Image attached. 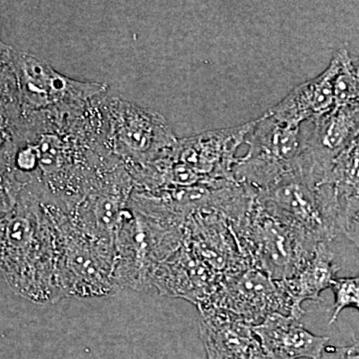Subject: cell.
I'll return each instance as SVG.
<instances>
[{"label": "cell", "instance_id": "cell-1", "mask_svg": "<svg viewBox=\"0 0 359 359\" xmlns=\"http://www.w3.org/2000/svg\"><path fill=\"white\" fill-rule=\"evenodd\" d=\"M233 233L252 268L273 280L292 278L320 243L257 197Z\"/></svg>", "mask_w": 359, "mask_h": 359}, {"label": "cell", "instance_id": "cell-2", "mask_svg": "<svg viewBox=\"0 0 359 359\" xmlns=\"http://www.w3.org/2000/svg\"><path fill=\"white\" fill-rule=\"evenodd\" d=\"M58 231L59 280L65 297H97L119 289L114 243L93 237L53 208Z\"/></svg>", "mask_w": 359, "mask_h": 359}, {"label": "cell", "instance_id": "cell-3", "mask_svg": "<svg viewBox=\"0 0 359 359\" xmlns=\"http://www.w3.org/2000/svg\"><path fill=\"white\" fill-rule=\"evenodd\" d=\"M245 144L249 150L238 158L233 180L255 196L287 175L302 172V126L278 121L266 112L252 121Z\"/></svg>", "mask_w": 359, "mask_h": 359}, {"label": "cell", "instance_id": "cell-4", "mask_svg": "<svg viewBox=\"0 0 359 359\" xmlns=\"http://www.w3.org/2000/svg\"><path fill=\"white\" fill-rule=\"evenodd\" d=\"M103 108L106 147L129 174L164 158L178 141L160 113L119 98L104 99Z\"/></svg>", "mask_w": 359, "mask_h": 359}, {"label": "cell", "instance_id": "cell-5", "mask_svg": "<svg viewBox=\"0 0 359 359\" xmlns=\"http://www.w3.org/2000/svg\"><path fill=\"white\" fill-rule=\"evenodd\" d=\"M18 106L21 112L79 108L100 98L107 86L78 81L60 74L49 63L15 50Z\"/></svg>", "mask_w": 359, "mask_h": 359}, {"label": "cell", "instance_id": "cell-6", "mask_svg": "<svg viewBox=\"0 0 359 359\" xmlns=\"http://www.w3.org/2000/svg\"><path fill=\"white\" fill-rule=\"evenodd\" d=\"M205 306L231 311L252 327L271 313L292 316L299 320L304 314L294 306L278 280H273L255 268L224 275L216 292L201 306Z\"/></svg>", "mask_w": 359, "mask_h": 359}, {"label": "cell", "instance_id": "cell-7", "mask_svg": "<svg viewBox=\"0 0 359 359\" xmlns=\"http://www.w3.org/2000/svg\"><path fill=\"white\" fill-rule=\"evenodd\" d=\"M256 197L318 242L332 243L340 235L337 219L318 187L302 172L287 175Z\"/></svg>", "mask_w": 359, "mask_h": 359}, {"label": "cell", "instance_id": "cell-8", "mask_svg": "<svg viewBox=\"0 0 359 359\" xmlns=\"http://www.w3.org/2000/svg\"><path fill=\"white\" fill-rule=\"evenodd\" d=\"M302 171L314 186L325 183L330 168L359 136V104L334 107L316 121L302 125Z\"/></svg>", "mask_w": 359, "mask_h": 359}, {"label": "cell", "instance_id": "cell-9", "mask_svg": "<svg viewBox=\"0 0 359 359\" xmlns=\"http://www.w3.org/2000/svg\"><path fill=\"white\" fill-rule=\"evenodd\" d=\"M252 126L250 121L181 139L168 156L192 172L203 184L235 181L233 170L238 158L237 151L245 144Z\"/></svg>", "mask_w": 359, "mask_h": 359}, {"label": "cell", "instance_id": "cell-10", "mask_svg": "<svg viewBox=\"0 0 359 359\" xmlns=\"http://www.w3.org/2000/svg\"><path fill=\"white\" fill-rule=\"evenodd\" d=\"M222 278L183 243L157 266L151 285L161 294L182 297L201 306L216 292Z\"/></svg>", "mask_w": 359, "mask_h": 359}, {"label": "cell", "instance_id": "cell-11", "mask_svg": "<svg viewBox=\"0 0 359 359\" xmlns=\"http://www.w3.org/2000/svg\"><path fill=\"white\" fill-rule=\"evenodd\" d=\"M252 332L264 353L273 359H320L330 337L311 334L292 316L271 313Z\"/></svg>", "mask_w": 359, "mask_h": 359}, {"label": "cell", "instance_id": "cell-12", "mask_svg": "<svg viewBox=\"0 0 359 359\" xmlns=\"http://www.w3.org/2000/svg\"><path fill=\"white\" fill-rule=\"evenodd\" d=\"M339 65L337 52L321 74L292 90L266 112L278 121L299 127L327 115L335 107L334 82Z\"/></svg>", "mask_w": 359, "mask_h": 359}, {"label": "cell", "instance_id": "cell-13", "mask_svg": "<svg viewBox=\"0 0 359 359\" xmlns=\"http://www.w3.org/2000/svg\"><path fill=\"white\" fill-rule=\"evenodd\" d=\"M330 244L318 243L311 257L292 278L278 280L294 306L301 311H304L302 306L304 302L323 301L321 292L330 289L337 278L340 268Z\"/></svg>", "mask_w": 359, "mask_h": 359}, {"label": "cell", "instance_id": "cell-14", "mask_svg": "<svg viewBox=\"0 0 359 359\" xmlns=\"http://www.w3.org/2000/svg\"><path fill=\"white\" fill-rule=\"evenodd\" d=\"M323 185L332 189L337 202L359 197V136L334 161Z\"/></svg>", "mask_w": 359, "mask_h": 359}, {"label": "cell", "instance_id": "cell-15", "mask_svg": "<svg viewBox=\"0 0 359 359\" xmlns=\"http://www.w3.org/2000/svg\"><path fill=\"white\" fill-rule=\"evenodd\" d=\"M22 114L18 103L0 100V162L13 167L20 140Z\"/></svg>", "mask_w": 359, "mask_h": 359}, {"label": "cell", "instance_id": "cell-16", "mask_svg": "<svg viewBox=\"0 0 359 359\" xmlns=\"http://www.w3.org/2000/svg\"><path fill=\"white\" fill-rule=\"evenodd\" d=\"M0 100L18 104L15 49L0 40Z\"/></svg>", "mask_w": 359, "mask_h": 359}, {"label": "cell", "instance_id": "cell-17", "mask_svg": "<svg viewBox=\"0 0 359 359\" xmlns=\"http://www.w3.org/2000/svg\"><path fill=\"white\" fill-rule=\"evenodd\" d=\"M330 290L334 292V304L332 306L330 325L339 318V314L346 309H355L359 311V276L353 278H337Z\"/></svg>", "mask_w": 359, "mask_h": 359}, {"label": "cell", "instance_id": "cell-18", "mask_svg": "<svg viewBox=\"0 0 359 359\" xmlns=\"http://www.w3.org/2000/svg\"><path fill=\"white\" fill-rule=\"evenodd\" d=\"M25 184L20 181L13 167L0 162V217L9 214L22 192Z\"/></svg>", "mask_w": 359, "mask_h": 359}, {"label": "cell", "instance_id": "cell-19", "mask_svg": "<svg viewBox=\"0 0 359 359\" xmlns=\"http://www.w3.org/2000/svg\"><path fill=\"white\" fill-rule=\"evenodd\" d=\"M337 226L359 250V197L337 201Z\"/></svg>", "mask_w": 359, "mask_h": 359}, {"label": "cell", "instance_id": "cell-20", "mask_svg": "<svg viewBox=\"0 0 359 359\" xmlns=\"http://www.w3.org/2000/svg\"><path fill=\"white\" fill-rule=\"evenodd\" d=\"M344 354H342L341 359H359V354L353 353V351H349L347 347L342 349Z\"/></svg>", "mask_w": 359, "mask_h": 359}, {"label": "cell", "instance_id": "cell-21", "mask_svg": "<svg viewBox=\"0 0 359 359\" xmlns=\"http://www.w3.org/2000/svg\"><path fill=\"white\" fill-rule=\"evenodd\" d=\"M349 351H353V353L359 354V339L353 342L351 346L347 347Z\"/></svg>", "mask_w": 359, "mask_h": 359}, {"label": "cell", "instance_id": "cell-22", "mask_svg": "<svg viewBox=\"0 0 359 359\" xmlns=\"http://www.w3.org/2000/svg\"><path fill=\"white\" fill-rule=\"evenodd\" d=\"M255 359H273V358H269V356L266 355V353H264V351H262V353H259V354H257V355L256 356V358H255Z\"/></svg>", "mask_w": 359, "mask_h": 359}, {"label": "cell", "instance_id": "cell-23", "mask_svg": "<svg viewBox=\"0 0 359 359\" xmlns=\"http://www.w3.org/2000/svg\"><path fill=\"white\" fill-rule=\"evenodd\" d=\"M358 63H359V58H358Z\"/></svg>", "mask_w": 359, "mask_h": 359}]
</instances>
